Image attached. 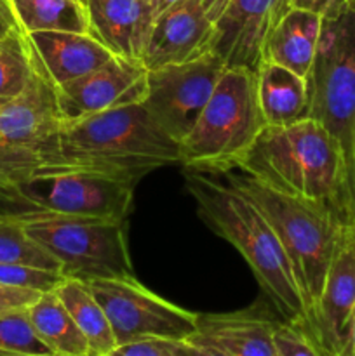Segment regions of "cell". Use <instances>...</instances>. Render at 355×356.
Segmentation results:
<instances>
[{
  "label": "cell",
  "instance_id": "1",
  "mask_svg": "<svg viewBox=\"0 0 355 356\" xmlns=\"http://www.w3.org/2000/svg\"><path fill=\"white\" fill-rule=\"evenodd\" d=\"M181 165V146L143 103L65 122L45 162L35 170H90L138 184L157 169Z\"/></svg>",
  "mask_w": 355,
  "mask_h": 356
},
{
  "label": "cell",
  "instance_id": "2",
  "mask_svg": "<svg viewBox=\"0 0 355 356\" xmlns=\"http://www.w3.org/2000/svg\"><path fill=\"white\" fill-rule=\"evenodd\" d=\"M184 183L202 221L247 261L281 320L306 329L301 289L267 216L218 174L184 169Z\"/></svg>",
  "mask_w": 355,
  "mask_h": 356
},
{
  "label": "cell",
  "instance_id": "3",
  "mask_svg": "<svg viewBox=\"0 0 355 356\" xmlns=\"http://www.w3.org/2000/svg\"><path fill=\"white\" fill-rule=\"evenodd\" d=\"M212 174L246 195L274 226L301 289L308 325L331 261L347 228L354 225L333 205L278 191L239 167H226Z\"/></svg>",
  "mask_w": 355,
  "mask_h": 356
},
{
  "label": "cell",
  "instance_id": "4",
  "mask_svg": "<svg viewBox=\"0 0 355 356\" xmlns=\"http://www.w3.org/2000/svg\"><path fill=\"white\" fill-rule=\"evenodd\" d=\"M230 167H239L292 197L333 205L350 221L340 146L313 118L265 125L253 146Z\"/></svg>",
  "mask_w": 355,
  "mask_h": 356
},
{
  "label": "cell",
  "instance_id": "5",
  "mask_svg": "<svg viewBox=\"0 0 355 356\" xmlns=\"http://www.w3.org/2000/svg\"><path fill=\"white\" fill-rule=\"evenodd\" d=\"M306 89L308 118L324 125L340 146L347 190L355 139V0H345L322 16Z\"/></svg>",
  "mask_w": 355,
  "mask_h": 356
},
{
  "label": "cell",
  "instance_id": "6",
  "mask_svg": "<svg viewBox=\"0 0 355 356\" xmlns=\"http://www.w3.org/2000/svg\"><path fill=\"white\" fill-rule=\"evenodd\" d=\"M256 92V73L247 68H226L181 141L183 169L219 172L235 163L265 129Z\"/></svg>",
  "mask_w": 355,
  "mask_h": 356
},
{
  "label": "cell",
  "instance_id": "7",
  "mask_svg": "<svg viewBox=\"0 0 355 356\" xmlns=\"http://www.w3.org/2000/svg\"><path fill=\"white\" fill-rule=\"evenodd\" d=\"M136 183L90 170H31L0 181V214L28 212L125 221Z\"/></svg>",
  "mask_w": 355,
  "mask_h": 356
},
{
  "label": "cell",
  "instance_id": "8",
  "mask_svg": "<svg viewBox=\"0 0 355 356\" xmlns=\"http://www.w3.org/2000/svg\"><path fill=\"white\" fill-rule=\"evenodd\" d=\"M24 232L61 266L65 278L134 277L124 221L28 212L13 216Z\"/></svg>",
  "mask_w": 355,
  "mask_h": 356
},
{
  "label": "cell",
  "instance_id": "9",
  "mask_svg": "<svg viewBox=\"0 0 355 356\" xmlns=\"http://www.w3.org/2000/svg\"><path fill=\"white\" fill-rule=\"evenodd\" d=\"M33 65L28 86L0 106V181L16 179L40 167L63 125L54 83L35 58Z\"/></svg>",
  "mask_w": 355,
  "mask_h": 356
},
{
  "label": "cell",
  "instance_id": "10",
  "mask_svg": "<svg viewBox=\"0 0 355 356\" xmlns=\"http://www.w3.org/2000/svg\"><path fill=\"white\" fill-rule=\"evenodd\" d=\"M87 285L106 313L117 346L141 339L188 341L197 330V313L159 298L136 277L97 278Z\"/></svg>",
  "mask_w": 355,
  "mask_h": 356
},
{
  "label": "cell",
  "instance_id": "11",
  "mask_svg": "<svg viewBox=\"0 0 355 356\" xmlns=\"http://www.w3.org/2000/svg\"><path fill=\"white\" fill-rule=\"evenodd\" d=\"M226 65L209 51L181 65L148 70L143 106L181 145L214 92Z\"/></svg>",
  "mask_w": 355,
  "mask_h": 356
},
{
  "label": "cell",
  "instance_id": "12",
  "mask_svg": "<svg viewBox=\"0 0 355 356\" xmlns=\"http://www.w3.org/2000/svg\"><path fill=\"white\" fill-rule=\"evenodd\" d=\"M146 75L148 70L138 59L113 56L93 72L56 86L63 124L111 108L143 103L146 96Z\"/></svg>",
  "mask_w": 355,
  "mask_h": 356
},
{
  "label": "cell",
  "instance_id": "13",
  "mask_svg": "<svg viewBox=\"0 0 355 356\" xmlns=\"http://www.w3.org/2000/svg\"><path fill=\"white\" fill-rule=\"evenodd\" d=\"M355 315V226H348L310 313L306 332L326 356L347 355Z\"/></svg>",
  "mask_w": 355,
  "mask_h": 356
},
{
  "label": "cell",
  "instance_id": "14",
  "mask_svg": "<svg viewBox=\"0 0 355 356\" xmlns=\"http://www.w3.org/2000/svg\"><path fill=\"white\" fill-rule=\"evenodd\" d=\"M289 9L291 0H232L214 24L212 52L226 68L256 72L268 37Z\"/></svg>",
  "mask_w": 355,
  "mask_h": 356
},
{
  "label": "cell",
  "instance_id": "15",
  "mask_svg": "<svg viewBox=\"0 0 355 356\" xmlns=\"http://www.w3.org/2000/svg\"><path fill=\"white\" fill-rule=\"evenodd\" d=\"M214 24L200 0H180L157 14L141 63L146 70L181 65L212 51Z\"/></svg>",
  "mask_w": 355,
  "mask_h": 356
},
{
  "label": "cell",
  "instance_id": "16",
  "mask_svg": "<svg viewBox=\"0 0 355 356\" xmlns=\"http://www.w3.org/2000/svg\"><path fill=\"white\" fill-rule=\"evenodd\" d=\"M277 323L256 302L239 312L197 315V330L188 341L219 356H281L274 339Z\"/></svg>",
  "mask_w": 355,
  "mask_h": 356
},
{
  "label": "cell",
  "instance_id": "17",
  "mask_svg": "<svg viewBox=\"0 0 355 356\" xmlns=\"http://www.w3.org/2000/svg\"><path fill=\"white\" fill-rule=\"evenodd\" d=\"M89 33L117 58L138 59L157 17L155 0H86Z\"/></svg>",
  "mask_w": 355,
  "mask_h": 356
},
{
  "label": "cell",
  "instance_id": "18",
  "mask_svg": "<svg viewBox=\"0 0 355 356\" xmlns=\"http://www.w3.org/2000/svg\"><path fill=\"white\" fill-rule=\"evenodd\" d=\"M38 68L56 86L93 72L113 58L90 33L79 31H35L26 35Z\"/></svg>",
  "mask_w": 355,
  "mask_h": 356
},
{
  "label": "cell",
  "instance_id": "19",
  "mask_svg": "<svg viewBox=\"0 0 355 356\" xmlns=\"http://www.w3.org/2000/svg\"><path fill=\"white\" fill-rule=\"evenodd\" d=\"M320 28L322 16L291 7L268 37L261 61L275 63L306 79L315 59Z\"/></svg>",
  "mask_w": 355,
  "mask_h": 356
},
{
  "label": "cell",
  "instance_id": "20",
  "mask_svg": "<svg viewBox=\"0 0 355 356\" xmlns=\"http://www.w3.org/2000/svg\"><path fill=\"white\" fill-rule=\"evenodd\" d=\"M256 92L267 125H287L308 118L306 79L270 61L256 68Z\"/></svg>",
  "mask_w": 355,
  "mask_h": 356
},
{
  "label": "cell",
  "instance_id": "21",
  "mask_svg": "<svg viewBox=\"0 0 355 356\" xmlns=\"http://www.w3.org/2000/svg\"><path fill=\"white\" fill-rule=\"evenodd\" d=\"M54 292L73 316L77 327L82 330L89 344V353L106 356L117 346L106 313L87 282L77 280V278H63Z\"/></svg>",
  "mask_w": 355,
  "mask_h": 356
},
{
  "label": "cell",
  "instance_id": "22",
  "mask_svg": "<svg viewBox=\"0 0 355 356\" xmlns=\"http://www.w3.org/2000/svg\"><path fill=\"white\" fill-rule=\"evenodd\" d=\"M35 332L52 355H86L89 344L54 291L42 294L28 308Z\"/></svg>",
  "mask_w": 355,
  "mask_h": 356
},
{
  "label": "cell",
  "instance_id": "23",
  "mask_svg": "<svg viewBox=\"0 0 355 356\" xmlns=\"http://www.w3.org/2000/svg\"><path fill=\"white\" fill-rule=\"evenodd\" d=\"M24 35L35 31L89 33V16L82 0H10Z\"/></svg>",
  "mask_w": 355,
  "mask_h": 356
},
{
  "label": "cell",
  "instance_id": "24",
  "mask_svg": "<svg viewBox=\"0 0 355 356\" xmlns=\"http://www.w3.org/2000/svg\"><path fill=\"white\" fill-rule=\"evenodd\" d=\"M0 263L23 264V266H33L61 273V266L58 261L49 256L24 232L23 225L13 216L3 214H0Z\"/></svg>",
  "mask_w": 355,
  "mask_h": 356
},
{
  "label": "cell",
  "instance_id": "25",
  "mask_svg": "<svg viewBox=\"0 0 355 356\" xmlns=\"http://www.w3.org/2000/svg\"><path fill=\"white\" fill-rule=\"evenodd\" d=\"M33 56L24 33H17L0 42V97L17 96L33 75Z\"/></svg>",
  "mask_w": 355,
  "mask_h": 356
},
{
  "label": "cell",
  "instance_id": "26",
  "mask_svg": "<svg viewBox=\"0 0 355 356\" xmlns=\"http://www.w3.org/2000/svg\"><path fill=\"white\" fill-rule=\"evenodd\" d=\"M47 355H52V351L35 332L28 309L0 315V356Z\"/></svg>",
  "mask_w": 355,
  "mask_h": 356
},
{
  "label": "cell",
  "instance_id": "27",
  "mask_svg": "<svg viewBox=\"0 0 355 356\" xmlns=\"http://www.w3.org/2000/svg\"><path fill=\"white\" fill-rule=\"evenodd\" d=\"M63 275L58 271L40 270L33 266H23V264L0 263V284L10 285V287L31 289L45 294L58 287L63 282Z\"/></svg>",
  "mask_w": 355,
  "mask_h": 356
},
{
  "label": "cell",
  "instance_id": "28",
  "mask_svg": "<svg viewBox=\"0 0 355 356\" xmlns=\"http://www.w3.org/2000/svg\"><path fill=\"white\" fill-rule=\"evenodd\" d=\"M275 346L281 356H326L303 327L278 320L275 327Z\"/></svg>",
  "mask_w": 355,
  "mask_h": 356
},
{
  "label": "cell",
  "instance_id": "29",
  "mask_svg": "<svg viewBox=\"0 0 355 356\" xmlns=\"http://www.w3.org/2000/svg\"><path fill=\"white\" fill-rule=\"evenodd\" d=\"M106 356H183L181 341L141 339L115 346Z\"/></svg>",
  "mask_w": 355,
  "mask_h": 356
},
{
  "label": "cell",
  "instance_id": "30",
  "mask_svg": "<svg viewBox=\"0 0 355 356\" xmlns=\"http://www.w3.org/2000/svg\"><path fill=\"white\" fill-rule=\"evenodd\" d=\"M40 296L42 292L31 291V289L10 287V285L0 284V315L28 309Z\"/></svg>",
  "mask_w": 355,
  "mask_h": 356
},
{
  "label": "cell",
  "instance_id": "31",
  "mask_svg": "<svg viewBox=\"0 0 355 356\" xmlns=\"http://www.w3.org/2000/svg\"><path fill=\"white\" fill-rule=\"evenodd\" d=\"M17 33H23V31L17 23L10 0H0V42L7 40Z\"/></svg>",
  "mask_w": 355,
  "mask_h": 356
},
{
  "label": "cell",
  "instance_id": "32",
  "mask_svg": "<svg viewBox=\"0 0 355 356\" xmlns=\"http://www.w3.org/2000/svg\"><path fill=\"white\" fill-rule=\"evenodd\" d=\"M341 2H345V0H291V7H294V9L310 10V13L324 16V14L329 13L331 9L340 6Z\"/></svg>",
  "mask_w": 355,
  "mask_h": 356
},
{
  "label": "cell",
  "instance_id": "33",
  "mask_svg": "<svg viewBox=\"0 0 355 356\" xmlns=\"http://www.w3.org/2000/svg\"><path fill=\"white\" fill-rule=\"evenodd\" d=\"M230 2H232V0H200V6L202 9H204L205 16L209 17V21H211L212 24H216L221 19L225 10L228 9Z\"/></svg>",
  "mask_w": 355,
  "mask_h": 356
},
{
  "label": "cell",
  "instance_id": "34",
  "mask_svg": "<svg viewBox=\"0 0 355 356\" xmlns=\"http://www.w3.org/2000/svg\"><path fill=\"white\" fill-rule=\"evenodd\" d=\"M347 209H348V216H350V221L354 222L355 226V139H354V155H352V169H350V176H348L347 181Z\"/></svg>",
  "mask_w": 355,
  "mask_h": 356
},
{
  "label": "cell",
  "instance_id": "35",
  "mask_svg": "<svg viewBox=\"0 0 355 356\" xmlns=\"http://www.w3.org/2000/svg\"><path fill=\"white\" fill-rule=\"evenodd\" d=\"M181 355L183 356H219L216 355L214 351L207 350V348L191 344L190 341H181Z\"/></svg>",
  "mask_w": 355,
  "mask_h": 356
},
{
  "label": "cell",
  "instance_id": "36",
  "mask_svg": "<svg viewBox=\"0 0 355 356\" xmlns=\"http://www.w3.org/2000/svg\"><path fill=\"white\" fill-rule=\"evenodd\" d=\"M345 356H355V315L354 322H352V330H350V341H348L347 355Z\"/></svg>",
  "mask_w": 355,
  "mask_h": 356
},
{
  "label": "cell",
  "instance_id": "37",
  "mask_svg": "<svg viewBox=\"0 0 355 356\" xmlns=\"http://www.w3.org/2000/svg\"><path fill=\"white\" fill-rule=\"evenodd\" d=\"M180 2V0H155V6H157V14L162 13L164 9H167L169 6H173V3Z\"/></svg>",
  "mask_w": 355,
  "mask_h": 356
},
{
  "label": "cell",
  "instance_id": "38",
  "mask_svg": "<svg viewBox=\"0 0 355 356\" xmlns=\"http://www.w3.org/2000/svg\"><path fill=\"white\" fill-rule=\"evenodd\" d=\"M47 356H75V355H47ZM77 356H97L93 353H86V355H77Z\"/></svg>",
  "mask_w": 355,
  "mask_h": 356
},
{
  "label": "cell",
  "instance_id": "39",
  "mask_svg": "<svg viewBox=\"0 0 355 356\" xmlns=\"http://www.w3.org/2000/svg\"><path fill=\"white\" fill-rule=\"evenodd\" d=\"M6 101H7V99H2V97H0V106H2V104L6 103Z\"/></svg>",
  "mask_w": 355,
  "mask_h": 356
},
{
  "label": "cell",
  "instance_id": "40",
  "mask_svg": "<svg viewBox=\"0 0 355 356\" xmlns=\"http://www.w3.org/2000/svg\"><path fill=\"white\" fill-rule=\"evenodd\" d=\"M82 2H84V3H86V0H82Z\"/></svg>",
  "mask_w": 355,
  "mask_h": 356
}]
</instances>
